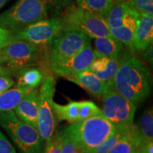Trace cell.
Returning a JSON list of instances; mask_svg holds the SVG:
<instances>
[{
	"mask_svg": "<svg viewBox=\"0 0 153 153\" xmlns=\"http://www.w3.org/2000/svg\"><path fill=\"white\" fill-rule=\"evenodd\" d=\"M69 0H18L12 7L0 14V27L12 33L26 26L58 14Z\"/></svg>",
	"mask_w": 153,
	"mask_h": 153,
	"instance_id": "cell-2",
	"label": "cell"
},
{
	"mask_svg": "<svg viewBox=\"0 0 153 153\" xmlns=\"http://www.w3.org/2000/svg\"><path fill=\"white\" fill-rule=\"evenodd\" d=\"M0 126L8 134L19 153H43L44 140L38 129L19 119L14 111L0 113Z\"/></svg>",
	"mask_w": 153,
	"mask_h": 153,
	"instance_id": "cell-4",
	"label": "cell"
},
{
	"mask_svg": "<svg viewBox=\"0 0 153 153\" xmlns=\"http://www.w3.org/2000/svg\"><path fill=\"white\" fill-rule=\"evenodd\" d=\"M57 135L60 140L61 153H87L65 134L60 132Z\"/></svg>",
	"mask_w": 153,
	"mask_h": 153,
	"instance_id": "cell-27",
	"label": "cell"
},
{
	"mask_svg": "<svg viewBox=\"0 0 153 153\" xmlns=\"http://www.w3.org/2000/svg\"><path fill=\"white\" fill-rule=\"evenodd\" d=\"M137 153H138V152H137Z\"/></svg>",
	"mask_w": 153,
	"mask_h": 153,
	"instance_id": "cell-40",
	"label": "cell"
},
{
	"mask_svg": "<svg viewBox=\"0 0 153 153\" xmlns=\"http://www.w3.org/2000/svg\"><path fill=\"white\" fill-rule=\"evenodd\" d=\"M43 153H61L60 143L57 135L53 136L50 140L46 142Z\"/></svg>",
	"mask_w": 153,
	"mask_h": 153,
	"instance_id": "cell-29",
	"label": "cell"
},
{
	"mask_svg": "<svg viewBox=\"0 0 153 153\" xmlns=\"http://www.w3.org/2000/svg\"><path fill=\"white\" fill-rule=\"evenodd\" d=\"M115 3H126L127 0H113Z\"/></svg>",
	"mask_w": 153,
	"mask_h": 153,
	"instance_id": "cell-38",
	"label": "cell"
},
{
	"mask_svg": "<svg viewBox=\"0 0 153 153\" xmlns=\"http://www.w3.org/2000/svg\"><path fill=\"white\" fill-rule=\"evenodd\" d=\"M138 153H153V142L141 145L137 149Z\"/></svg>",
	"mask_w": 153,
	"mask_h": 153,
	"instance_id": "cell-34",
	"label": "cell"
},
{
	"mask_svg": "<svg viewBox=\"0 0 153 153\" xmlns=\"http://www.w3.org/2000/svg\"><path fill=\"white\" fill-rule=\"evenodd\" d=\"M63 26L62 17L53 16L30 24L13 33V36L15 39L24 40L36 45H50L53 38L62 30Z\"/></svg>",
	"mask_w": 153,
	"mask_h": 153,
	"instance_id": "cell-9",
	"label": "cell"
},
{
	"mask_svg": "<svg viewBox=\"0 0 153 153\" xmlns=\"http://www.w3.org/2000/svg\"><path fill=\"white\" fill-rule=\"evenodd\" d=\"M152 76L147 66L137 57L126 55L109 89L117 91L136 106L150 94Z\"/></svg>",
	"mask_w": 153,
	"mask_h": 153,
	"instance_id": "cell-1",
	"label": "cell"
},
{
	"mask_svg": "<svg viewBox=\"0 0 153 153\" xmlns=\"http://www.w3.org/2000/svg\"><path fill=\"white\" fill-rule=\"evenodd\" d=\"M0 74H5V75H12L14 74L13 72L11 70H9L7 67L0 65Z\"/></svg>",
	"mask_w": 153,
	"mask_h": 153,
	"instance_id": "cell-35",
	"label": "cell"
},
{
	"mask_svg": "<svg viewBox=\"0 0 153 153\" xmlns=\"http://www.w3.org/2000/svg\"><path fill=\"white\" fill-rule=\"evenodd\" d=\"M48 73V72L46 70L36 66L22 69L15 74L18 76L16 87L27 88L28 89L38 88Z\"/></svg>",
	"mask_w": 153,
	"mask_h": 153,
	"instance_id": "cell-17",
	"label": "cell"
},
{
	"mask_svg": "<svg viewBox=\"0 0 153 153\" xmlns=\"http://www.w3.org/2000/svg\"><path fill=\"white\" fill-rule=\"evenodd\" d=\"M19 119L37 128L38 114V89H30L25 94L14 108Z\"/></svg>",
	"mask_w": 153,
	"mask_h": 153,
	"instance_id": "cell-12",
	"label": "cell"
},
{
	"mask_svg": "<svg viewBox=\"0 0 153 153\" xmlns=\"http://www.w3.org/2000/svg\"><path fill=\"white\" fill-rule=\"evenodd\" d=\"M15 39L13 33L5 28L0 27V50L8 45Z\"/></svg>",
	"mask_w": 153,
	"mask_h": 153,
	"instance_id": "cell-31",
	"label": "cell"
},
{
	"mask_svg": "<svg viewBox=\"0 0 153 153\" xmlns=\"http://www.w3.org/2000/svg\"><path fill=\"white\" fill-rule=\"evenodd\" d=\"M0 153H17L16 149L0 131Z\"/></svg>",
	"mask_w": 153,
	"mask_h": 153,
	"instance_id": "cell-30",
	"label": "cell"
},
{
	"mask_svg": "<svg viewBox=\"0 0 153 153\" xmlns=\"http://www.w3.org/2000/svg\"><path fill=\"white\" fill-rule=\"evenodd\" d=\"M126 3L140 14L153 15V0H127Z\"/></svg>",
	"mask_w": 153,
	"mask_h": 153,
	"instance_id": "cell-28",
	"label": "cell"
},
{
	"mask_svg": "<svg viewBox=\"0 0 153 153\" xmlns=\"http://www.w3.org/2000/svg\"><path fill=\"white\" fill-rule=\"evenodd\" d=\"M76 2L80 8L104 19L115 4L113 0H76Z\"/></svg>",
	"mask_w": 153,
	"mask_h": 153,
	"instance_id": "cell-21",
	"label": "cell"
},
{
	"mask_svg": "<svg viewBox=\"0 0 153 153\" xmlns=\"http://www.w3.org/2000/svg\"><path fill=\"white\" fill-rule=\"evenodd\" d=\"M42 47L24 40L14 39L0 50L5 57L4 67L15 74L22 69L36 66L41 59Z\"/></svg>",
	"mask_w": 153,
	"mask_h": 153,
	"instance_id": "cell-7",
	"label": "cell"
},
{
	"mask_svg": "<svg viewBox=\"0 0 153 153\" xmlns=\"http://www.w3.org/2000/svg\"><path fill=\"white\" fill-rule=\"evenodd\" d=\"M142 145L136 126L132 125L127 133L107 153H134Z\"/></svg>",
	"mask_w": 153,
	"mask_h": 153,
	"instance_id": "cell-18",
	"label": "cell"
},
{
	"mask_svg": "<svg viewBox=\"0 0 153 153\" xmlns=\"http://www.w3.org/2000/svg\"><path fill=\"white\" fill-rule=\"evenodd\" d=\"M5 57L4 56L2 53H1V51H0V65H2V66H4V64H5Z\"/></svg>",
	"mask_w": 153,
	"mask_h": 153,
	"instance_id": "cell-36",
	"label": "cell"
},
{
	"mask_svg": "<svg viewBox=\"0 0 153 153\" xmlns=\"http://www.w3.org/2000/svg\"><path fill=\"white\" fill-rule=\"evenodd\" d=\"M14 81L9 75L0 74V94L14 85Z\"/></svg>",
	"mask_w": 153,
	"mask_h": 153,
	"instance_id": "cell-32",
	"label": "cell"
},
{
	"mask_svg": "<svg viewBox=\"0 0 153 153\" xmlns=\"http://www.w3.org/2000/svg\"><path fill=\"white\" fill-rule=\"evenodd\" d=\"M70 81L81 86L89 93L97 97H102L109 90V85L89 70L80 72L72 76H67Z\"/></svg>",
	"mask_w": 153,
	"mask_h": 153,
	"instance_id": "cell-13",
	"label": "cell"
},
{
	"mask_svg": "<svg viewBox=\"0 0 153 153\" xmlns=\"http://www.w3.org/2000/svg\"><path fill=\"white\" fill-rule=\"evenodd\" d=\"M131 127V126H130ZM128 128H116V131L91 153H107L128 131Z\"/></svg>",
	"mask_w": 153,
	"mask_h": 153,
	"instance_id": "cell-25",
	"label": "cell"
},
{
	"mask_svg": "<svg viewBox=\"0 0 153 153\" xmlns=\"http://www.w3.org/2000/svg\"><path fill=\"white\" fill-rule=\"evenodd\" d=\"M116 130V126L101 115L71 123L61 133L70 137L86 152L91 153Z\"/></svg>",
	"mask_w": 153,
	"mask_h": 153,
	"instance_id": "cell-3",
	"label": "cell"
},
{
	"mask_svg": "<svg viewBox=\"0 0 153 153\" xmlns=\"http://www.w3.org/2000/svg\"><path fill=\"white\" fill-rule=\"evenodd\" d=\"M94 52L96 57H120L123 54V44L111 36L94 38Z\"/></svg>",
	"mask_w": 153,
	"mask_h": 153,
	"instance_id": "cell-16",
	"label": "cell"
},
{
	"mask_svg": "<svg viewBox=\"0 0 153 153\" xmlns=\"http://www.w3.org/2000/svg\"><path fill=\"white\" fill-rule=\"evenodd\" d=\"M130 7L127 3H115L106 18V22L109 28L123 26V19Z\"/></svg>",
	"mask_w": 153,
	"mask_h": 153,
	"instance_id": "cell-23",
	"label": "cell"
},
{
	"mask_svg": "<svg viewBox=\"0 0 153 153\" xmlns=\"http://www.w3.org/2000/svg\"><path fill=\"white\" fill-rule=\"evenodd\" d=\"M134 153H137V151H136V152H134Z\"/></svg>",
	"mask_w": 153,
	"mask_h": 153,
	"instance_id": "cell-39",
	"label": "cell"
},
{
	"mask_svg": "<svg viewBox=\"0 0 153 153\" xmlns=\"http://www.w3.org/2000/svg\"><path fill=\"white\" fill-rule=\"evenodd\" d=\"M30 89L24 87L9 88L0 94V113L14 111L25 94Z\"/></svg>",
	"mask_w": 153,
	"mask_h": 153,
	"instance_id": "cell-19",
	"label": "cell"
},
{
	"mask_svg": "<svg viewBox=\"0 0 153 153\" xmlns=\"http://www.w3.org/2000/svg\"><path fill=\"white\" fill-rule=\"evenodd\" d=\"M136 127L142 141V145L153 142V112L152 108H148L143 113Z\"/></svg>",
	"mask_w": 153,
	"mask_h": 153,
	"instance_id": "cell-22",
	"label": "cell"
},
{
	"mask_svg": "<svg viewBox=\"0 0 153 153\" xmlns=\"http://www.w3.org/2000/svg\"><path fill=\"white\" fill-rule=\"evenodd\" d=\"M9 0H0V9H1Z\"/></svg>",
	"mask_w": 153,
	"mask_h": 153,
	"instance_id": "cell-37",
	"label": "cell"
},
{
	"mask_svg": "<svg viewBox=\"0 0 153 153\" xmlns=\"http://www.w3.org/2000/svg\"><path fill=\"white\" fill-rule=\"evenodd\" d=\"M103 115L116 128H128L133 124L136 106L117 91L109 89L102 97Z\"/></svg>",
	"mask_w": 153,
	"mask_h": 153,
	"instance_id": "cell-8",
	"label": "cell"
},
{
	"mask_svg": "<svg viewBox=\"0 0 153 153\" xmlns=\"http://www.w3.org/2000/svg\"><path fill=\"white\" fill-rule=\"evenodd\" d=\"M55 91V79L52 74H46L38 89V114L37 129L44 142L54 136L55 114L53 103Z\"/></svg>",
	"mask_w": 153,
	"mask_h": 153,
	"instance_id": "cell-6",
	"label": "cell"
},
{
	"mask_svg": "<svg viewBox=\"0 0 153 153\" xmlns=\"http://www.w3.org/2000/svg\"><path fill=\"white\" fill-rule=\"evenodd\" d=\"M153 39V15L140 14L137 19L134 30V48L135 50L144 51Z\"/></svg>",
	"mask_w": 153,
	"mask_h": 153,
	"instance_id": "cell-14",
	"label": "cell"
},
{
	"mask_svg": "<svg viewBox=\"0 0 153 153\" xmlns=\"http://www.w3.org/2000/svg\"><path fill=\"white\" fill-rule=\"evenodd\" d=\"M89 37L75 30H62L50 44L48 59H60L72 56L89 43Z\"/></svg>",
	"mask_w": 153,
	"mask_h": 153,
	"instance_id": "cell-11",
	"label": "cell"
},
{
	"mask_svg": "<svg viewBox=\"0 0 153 153\" xmlns=\"http://www.w3.org/2000/svg\"><path fill=\"white\" fill-rule=\"evenodd\" d=\"M134 30H135V28L126 26L109 28L110 34L112 37L116 38L123 45L128 47L132 51H135L133 42Z\"/></svg>",
	"mask_w": 153,
	"mask_h": 153,
	"instance_id": "cell-24",
	"label": "cell"
},
{
	"mask_svg": "<svg viewBox=\"0 0 153 153\" xmlns=\"http://www.w3.org/2000/svg\"><path fill=\"white\" fill-rule=\"evenodd\" d=\"M96 58L89 42L81 51L72 56L60 59H48V67L56 75L67 77L87 70Z\"/></svg>",
	"mask_w": 153,
	"mask_h": 153,
	"instance_id": "cell-10",
	"label": "cell"
},
{
	"mask_svg": "<svg viewBox=\"0 0 153 153\" xmlns=\"http://www.w3.org/2000/svg\"><path fill=\"white\" fill-rule=\"evenodd\" d=\"M53 108L54 114L60 121L67 120L70 123L79 122L80 101H70L65 105H60L53 101Z\"/></svg>",
	"mask_w": 153,
	"mask_h": 153,
	"instance_id": "cell-20",
	"label": "cell"
},
{
	"mask_svg": "<svg viewBox=\"0 0 153 153\" xmlns=\"http://www.w3.org/2000/svg\"><path fill=\"white\" fill-rule=\"evenodd\" d=\"M152 43H151L149 46L144 51V58L145 60L149 63V65H151V68H152L153 64V57H152Z\"/></svg>",
	"mask_w": 153,
	"mask_h": 153,
	"instance_id": "cell-33",
	"label": "cell"
},
{
	"mask_svg": "<svg viewBox=\"0 0 153 153\" xmlns=\"http://www.w3.org/2000/svg\"><path fill=\"white\" fill-rule=\"evenodd\" d=\"M62 17V30H79L91 38L111 36L109 27L104 17L77 6H69Z\"/></svg>",
	"mask_w": 153,
	"mask_h": 153,
	"instance_id": "cell-5",
	"label": "cell"
},
{
	"mask_svg": "<svg viewBox=\"0 0 153 153\" xmlns=\"http://www.w3.org/2000/svg\"><path fill=\"white\" fill-rule=\"evenodd\" d=\"M125 55L116 58L106 57L96 58L87 70L93 72L110 86Z\"/></svg>",
	"mask_w": 153,
	"mask_h": 153,
	"instance_id": "cell-15",
	"label": "cell"
},
{
	"mask_svg": "<svg viewBox=\"0 0 153 153\" xmlns=\"http://www.w3.org/2000/svg\"><path fill=\"white\" fill-rule=\"evenodd\" d=\"M101 115H103L102 110L100 109L93 101H80L79 122L94 116H101Z\"/></svg>",
	"mask_w": 153,
	"mask_h": 153,
	"instance_id": "cell-26",
	"label": "cell"
}]
</instances>
